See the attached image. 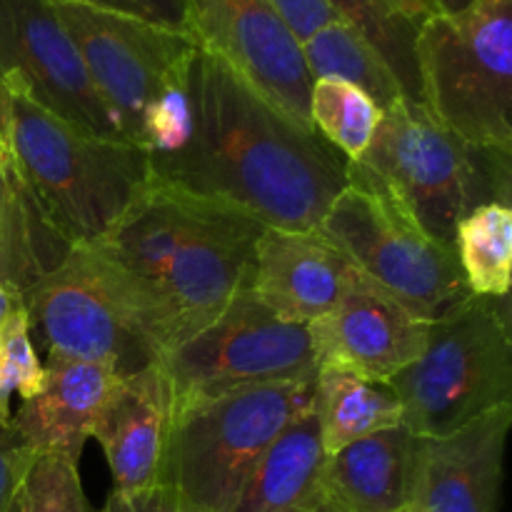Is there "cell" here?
I'll return each mask as SVG.
<instances>
[{"mask_svg": "<svg viewBox=\"0 0 512 512\" xmlns=\"http://www.w3.org/2000/svg\"><path fill=\"white\" fill-rule=\"evenodd\" d=\"M45 383L23 400L10 425L33 453H53L80 463L95 415L118 380V370L80 360H45Z\"/></svg>", "mask_w": 512, "mask_h": 512, "instance_id": "obj_18", "label": "cell"}, {"mask_svg": "<svg viewBox=\"0 0 512 512\" xmlns=\"http://www.w3.org/2000/svg\"><path fill=\"white\" fill-rule=\"evenodd\" d=\"M338 20L358 30L375 53L385 60L390 73L398 80L403 98L413 105H423V85H420L418 55V20L398 13L385 0H325Z\"/></svg>", "mask_w": 512, "mask_h": 512, "instance_id": "obj_25", "label": "cell"}, {"mask_svg": "<svg viewBox=\"0 0 512 512\" xmlns=\"http://www.w3.org/2000/svg\"><path fill=\"white\" fill-rule=\"evenodd\" d=\"M353 265L318 230L263 228L253 250L248 288L285 323L310 325L338 305Z\"/></svg>", "mask_w": 512, "mask_h": 512, "instance_id": "obj_17", "label": "cell"}, {"mask_svg": "<svg viewBox=\"0 0 512 512\" xmlns=\"http://www.w3.org/2000/svg\"><path fill=\"white\" fill-rule=\"evenodd\" d=\"M45 360L110 365L120 375L153 358L95 245H75L20 298Z\"/></svg>", "mask_w": 512, "mask_h": 512, "instance_id": "obj_11", "label": "cell"}, {"mask_svg": "<svg viewBox=\"0 0 512 512\" xmlns=\"http://www.w3.org/2000/svg\"><path fill=\"white\" fill-rule=\"evenodd\" d=\"M20 512H93L80 483L78 463L53 453H35L23 475Z\"/></svg>", "mask_w": 512, "mask_h": 512, "instance_id": "obj_28", "label": "cell"}, {"mask_svg": "<svg viewBox=\"0 0 512 512\" xmlns=\"http://www.w3.org/2000/svg\"><path fill=\"white\" fill-rule=\"evenodd\" d=\"M78 48L95 90L118 118L123 135L140 148L150 110L180 85L200 43L188 30L165 28L133 15L90 5H53Z\"/></svg>", "mask_w": 512, "mask_h": 512, "instance_id": "obj_10", "label": "cell"}, {"mask_svg": "<svg viewBox=\"0 0 512 512\" xmlns=\"http://www.w3.org/2000/svg\"><path fill=\"white\" fill-rule=\"evenodd\" d=\"M333 200L318 233L363 278L425 323H435L470 298L453 248L430 238L358 165Z\"/></svg>", "mask_w": 512, "mask_h": 512, "instance_id": "obj_8", "label": "cell"}, {"mask_svg": "<svg viewBox=\"0 0 512 512\" xmlns=\"http://www.w3.org/2000/svg\"><path fill=\"white\" fill-rule=\"evenodd\" d=\"M18 303H20L18 295H15L13 290H10L8 285H5L3 280H0V328H3L5 318H8L10 310H13Z\"/></svg>", "mask_w": 512, "mask_h": 512, "instance_id": "obj_36", "label": "cell"}, {"mask_svg": "<svg viewBox=\"0 0 512 512\" xmlns=\"http://www.w3.org/2000/svg\"><path fill=\"white\" fill-rule=\"evenodd\" d=\"M300 50H303L310 80L338 78L353 83L355 88L368 93L383 113L405 100L385 60L375 53L373 45L358 30H353L343 20H333L320 28L305 43H300Z\"/></svg>", "mask_w": 512, "mask_h": 512, "instance_id": "obj_23", "label": "cell"}, {"mask_svg": "<svg viewBox=\"0 0 512 512\" xmlns=\"http://www.w3.org/2000/svg\"><path fill=\"white\" fill-rule=\"evenodd\" d=\"M33 450L20 440L10 423H0V512H13L23 475L33 460Z\"/></svg>", "mask_w": 512, "mask_h": 512, "instance_id": "obj_30", "label": "cell"}, {"mask_svg": "<svg viewBox=\"0 0 512 512\" xmlns=\"http://www.w3.org/2000/svg\"><path fill=\"white\" fill-rule=\"evenodd\" d=\"M0 75L68 123L128 140L48 0H0Z\"/></svg>", "mask_w": 512, "mask_h": 512, "instance_id": "obj_12", "label": "cell"}, {"mask_svg": "<svg viewBox=\"0 0 512 512\" xmlns=\"http://www.w3.org/2000/svg\"><path fill=\"white\" fill-rule=\"evenodd\" d=\"M510 425L512 405H500L448 435H415L405 512H495Z\"/></svg>", "mask_w": 512, "mask_h": 512, "instance_id": "obj_15", "label": "cell"}, {"mask_svg": "<svg viewBox=\"0 0 512 512\" xmlns=\"http://www.w3.org/2000/svg\"><path fill=\"white\" fill-rule=\"evenodd\" d=\"M265 225L148 178L128 213L93 243L153 358L208 328L245 285Z\"/></svg>", "mask_w": 512, "mask_h": 512, "instance_id": "obj_2", "label": "cell"}, {"mask_svg": "<svg viewBox=\"0 0 512 512\" xmlns=\"http://www.w3.org/2000/svg\"><path fill=\"white\" fill-rule=\"evenodd\" d=\"M313 410L320 425L325 455L380 430L403 425V405L390 383L360 378L338 368L315 373Z\"/></svg>", "mask_w": 512, "mask_h": 512, "instance_id": "obj_21", "label": "cell"}, {"mask_svg": "<svg viewBox=\"0 0 512 512\" xmlns=\"http://www.w3.org/2000/svg\"><path fill=\"white\" fill-rule=\"evenodd\" d=\"M160 363L173 390V418L238 390L318 373L308 325L280 320L248 280L208 328L160 355Z\"/></svg>", "mask_w": 512, "mask_h": 512, "instance_id": "obj_9", "label": "cell"}, {"mask_svg": "<svg viewBox=\"0 0 512 512\" xmlns=\"http://www.w3.org/2000/svg\"><path fill=\"white\" fill-rule=\"evenodd\" d=\"M413 445L415 435L395 425L325 455V498L345 512H405Z\"/></svg>", "mask_w": 512, "mask_h": 512, "instance_id": "obj_19", "label": "cell"}, {"mask_svg": "<svg viewBox=\"0 0 512 512\" xmlns=\"http://www.w3.org/2000/svg\"><path fill=\"white\" fill-rule=\"evenodd\" d=\"M510 155L478 148L443 128L425 105L400 100L385 110L373 145L353 165L388 190L430 238L453 248L460 220L475 208L510 205Z\"/></svg>", "mask_w": 512, "mask_h": 512, "instance_id": "obj_4", "label": "cell"}, {"mask_svg": "<svg viewBox=\"0 0 512 512\" xmlns=\"http://www.w3.org/2000/svg\"><path fill=\"white\" fill-rule=\"evenodd\" d=\"M433 5V10L438 15H458L463 10H468L470 5H475L478 0H428Z\"/></svg>", "mask_w": 512, "mask_h": 512, "instance_id": "obj_35", "label": "cell"}, {"mask_svg": "<svg viewBox=\"0 0 512 512\" xmlns=\"http://www.w3.org/2000/svg\"><path fill=\"white\" fill-rule=\"evenodd\" d=\"M100 512H198L193 505L185 503L175 490L165 485L135 490V493H120L110 490L108 500Z\"/></svg>", "mask_w": 512, "mask_h": 512, "instance_id": "obj_32", "label": "cell"}, {"mask_svg": "<svg viewBox=\"0 0 512 512\" xmlns=\"http://www.w3.org/2000/svg\"><path fill=\"white\" fill-rule=\"evenodd\" d=\"M170 428L173 390L160 358L118 375L88 435L103 450L113 490L135 493L158 485Z\"/></svg>", "mask_w": 512, "mask_h": 512, "instance_id": "obj_16", "label": "cell"}, {"mask_svg": "<svg viewBox=\"0 0 512 512\" xmlns=\"http://www.w3.org/2000/svg\"><path fill=\"white\" fill-rule=\"evenodd\" d=\"M45 383V365L33 345L28 313L23 303L15 305L0 328V423H10V398L20 403L40 393Z\"/></svg>", "mask_w": 512, "mask_h": 512, "instance_id": "obj_27", "label": "cell"}, {"mask_svg": "<svg viewBox=\"0 0 512 512\" xmlns=\"http://www.w3.org/2000/svg\"><path fill=\"white\" fill-rule=\"evenodd\" d=\"M0 165H15L13 145H10V90L0 75Z\"/></svg>", "mask_w": 512, "mask_h": 512, "instance_id": "obj_33", "label": "cell"}, {"mask_svg": "<svg viewBox=\"0 0 512 512\" xmlns=\"http://www.w3.org/2000/svg\"><path fill=\"white\" fill-rule=\"evenodd\" d=\"M310 125L348 163H358L373 145L383 120L375 100L353 83L315 78L310 85Z\"/></svg>", "mask_w": 512, "mask_h": 512, "instance_id": "obj_26", "label": "cell"}, {"mask_svg": "<svg viewBox=\"0 0 512 512\" xmlns=\"http://www.w3.org/2000/svg\"><path fill=\"white\" fill-rule=\"evenodd\" d=\"M390 388L403 405V425L418 438H438L470 420L512 405V335L508 298H478L430 323L420 358Z\"/></svg>", "mask_w": 512, "mask_h": 512, "instance_id": "obj_5", "label": "cell"}, {"mask_svg": "<svg viewBox=\"0 0 512 512\" xmlns=\"http://www.w3.org/2000/svg\"><path fill=\"white\" fill-rule=\"evenodd\" d=\"M190 30L285 115L310 125V80L303 50L265 0H188Z\"/></svg>", "mask_w": 512, "mask_h": 512, "instance_id": "obj_13", "label": "cell"}, {"mask_svg": "<svg viewBox=\"0 0 512 512\" xmlns=\"http://www.w3.org/2000/svg\"><path fill=\"white\" fill-rule=\"evenodd\" d=\"M415 55L428 113L478 148L512 153V0L430 15Z\"/></svg>", "mask_w": 512, "mask_h": 512, "instance_id": "obj_7", "label": "cell"}, {"mask_svg": "<svg viewBox=\"0 0 512 512\" xmlns=\"http://www.w3.org/2000/svg\"><path fill=\"white\" fill-rule=\"evenodd\" d=\"M455 255L470 295L508 298L512 280V210L488 203L460 220L455 230Z\"/></svg>", "mask_w": 512, "mask_h": 512, "instance_id": "obj_24", "label": "cell"}, {"mask_svg": "<svg viewBox=\"0 0 512 512\" xmlns=\"http://www.w3.org/2000/svg\"><path fill=\"white\" fill-rule=\"evenodd\" d=\"M13 512H20V505H18V503H15V508H13Z\"/></svg>", "mask_w": 512, "mask_h": 512, "instance_id": "obj_38", "label": "cell"}, {"mask_svg": "<svg viewBox=\"0 0 512 512\" xmlns=\"http://www.w3.org/2000/svg\"><path fill=\"white\" fill-rule=\"evenodd\" d=\"M308 512H345V510H340L338 505H333V503H330L328 498H325L323 503H320V505H315V508H310Z\"/></svg>", "mask_w": 512, "mask_h": 512, "instance_id": "obj_37", "label": "cell"}, {"mask_svg": "<svg viewBox=\"0 0 512 512\" xmlns=\"http://www.w3.org/2000/svg\"><path fill=\"white\" fill-rule=\"evenodd\" d=\"M385 3H388L390 8L398 10V13H403V15H408V18L418 20V23H423L425 18L435 15L433 5H430L428 0H385Z\"/></svg>", "mask_w": 512, "mask_h": 512, "instance_id": "obj_34", "label": "cell"}, {"mask_svg": "<svg viewBox=\"0 0 512 512\" xmlns=\"http://www.w3.org/2000/svg\"><path fill=\"white\" fill-rule=\"evenodd\" d=\"M68 250L40 218L18 165H0V280L23 298Z\"/></svg>", "mask_w": 512, "mask_h": 512, "instance_id": "obj_22", "label": "cell"}, {"mask_svg": "<svg viewBox=\"0 0 512 512\" xmlns=\"http://www.w3.org/2000/svg\"><path fill=\"white\" fill-rule=\"evenodd\" d=\"M430 323L353 270L338 305L308 325L318 368H338L390 383L420 358Z\"/></svg>", "mask_w": 512, "mask_h": 512, "instance_id": "obj_14", "label": "cell"}, {"mask_svg": "<svg viewBox=\"0 0 512 512\" xmlns=\"http://www.w3.org/2000/svg\"><path fill=\"white\" fill-rule=\"evenodd\" d=\"M325 450L308 408L273 440L230 512H308L325 500Z\"/></svg>", "mask_w": 512, "mask_h": 512, "instance_id": "obj_20", "label": "cell"}, {"mask_svg": "<svg viewBox=\"0 0 512 512\" xmlns=\"http://www.w3.org/2000/svg\"><path fill=\"white\" fill-rule=\"evenodd\" d=\"M313 378L238 390L173 418L158 485L198 512H230L290 420L313 408Z\"/></svg>", "mask_w": 512, "mask_h": 512, "instance_id": "obj_6", "label": "cell"}, {"mask_svg": "<svg viewBox=\"0 0 512 512\" xmlns=\"http://www.w3.org/2000/svg\"><path fill=\"white\" fill-rule=\"evenodd\" d=\"M183 143L148 155L150 178L230 205L265 228L313 233L348 188V160L198 48L188 70Z\"/></svg>", "mask_w": 512, "mask_h": 512, "instance_id": "obj_1", "label": "cell"}, {"mask_svg": "<svg viewBox=\"0 0 512 512\" xmlns=\"http://www.w3.org/2000/svg\"><path fill=\"white\" fill-rule=\"evenodd\" d=\"M48 3H75L90 5V8L113 10V13L133 15V18L148 20V23L165 25L175 30H190V8L188 0H48Z\"/></svg>", "mask_w": 512, "mask_h": 512, "instance_id": "obj_29", "label": "cell"}, {"mask_svg": "<svg viewBox=\"0 0 512 512\" xmlns=\"http://www.w3.org/2000/svg\"><path fill=\"white\" fill-rule=\"evenodd\" d=\"M265 3L280 15V20L288 25L298 43H305L320 28L338 20V15L330 10L325 0H265Z\"/></svg>", "mask_w": 512, "mask_h": 512, "instance_id": "obj_31", "label": "cell"}, {"mask_svg": "<svg viewBox=\"0 0 512 512\" xmlns=\"http://www.w3.org/2000/svg\"><path fill=\"white\" fill-rule=\"evenodd\" d=\"M8 90L15 165L43 223L65 248L103 240L148 185V153L68 123L18 85Z\"/></svg>", "mask_w": 512, "mask_h": 512, "instance_id": "obj_3", "label": "cell"}]
</instances>
